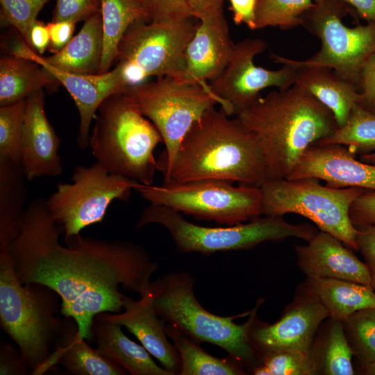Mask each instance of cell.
<instances>
[{"instance_id":"1","label":"cell","mask_w":375,"mask_h":375,"mask_svg":"<svg viewBox=\"0 0 375 375\" xmlns=\"http://www.w3.org/2000/svg\"><path fill=\"white\" fill-rule=\"evenodd\" d=\"M51 217L46 199H35L27 208L19 231L5 249L23 284L40 283L61 299V315L73 319L81 338L91 341L94 317L123 310L126 291L142 297L158 268L140 245L82 235L66 237Z\"/></svg>"},{"instance_id":"2","label":"cell","mask_w":375,"mask_h":375,"mask_svg":"<svg viewBox=\"0 0 375 375\" xmlns=\"http://www.w3.org/2000/svg\"><path fill=\"white\" fill-rule=\"evenodd\" d=\"M164 183L215 179L261 187L269 180L257 135L220 108L208 109L183 139Z\"/></svg>"},{"instance_id":"3","label":"cell","mask_w":375,"mask_h":375,"mask_svg":"<svg viewBox=\"0 0 375 375\" xmlns=\"http://www.w3.org/2000/svg\"><path fill=\"white\" fill-rule=\"evenodd\" d=\"M235 115L258 138L269 179L287 178L306 151L338 128L331 110L297 84L260 96Z\"/></svg>"},{"instance_id":"4","label":"cell","mask_w":375,"mask_h":375,"mask_svg":"<svg viewBox=\"0 0 375 375\" xmlns=\"http://www.w3.org/2000/svg\"><path fill=\"white\" fill-rule=\"evenodd\" d=\"M194 283L186 272L167 273L151 281L149 290L158 316L197 343L216 345L240 364H254L256 351L249 333L260 303L251 312L217 315L197 300Z\"/></svg>"},{"instance_id":"5","label":"cell","mask_w":375,"mask_h":375,"mask_svg":"<svg viewBox=\"0 0 375 375\" xmlns=\"http://www.w3.org/2000/svg\"><path fill=\"white\" fill-rule=\"evenodd\" d=\"M160 143L159 131L126 93L112 94L99 107L89 146L97 162L110 173L153 185L160 171L154 156Z\"/></svg>"},{"instance_id":"6","label":"cell","mask_w":375,"mask_h":375,"mask_svg":"<svg viewBox=\"0 0 375 375\" xmlns=\"http://www.w3.org/2000/svg\"><path fill=\"white\" fill-rule=\"evenodd\" d=\"M60 315V296L42 284L22 283L8 251L0 249V324L33 373L54 349L64 324Z\"/></svg>"},{"instance_id":"7","label":"cell","mask_w":375,"mask_h":375,"mask_svg":"<svg viewBox=\"0 0 375 375\" xmlns=\"http://www.w3.org/2000/svg\"><path fill=\"white\" fill-rule=\"evenodd\" d=\"M151 224L165 227L181 253L206 255L247 250L265 242L289 238L308 242L317 233L310 224H293L282 217L268 215L232 226L208 227L190 222L171 208L151 203L142 212L136 228Z\"/></svg>"},{"instance_id":"8","label":"cell","mask_w":375,"mask_h":375,"mask_svg":"<svg viewBox=\"0 0 375 375\" xmlns=\"http://www.w3.org/2000/svg\"><path fill=\"white\" fill-rule=\"evenodd\" d=\"M260 188L263 215H301L312 222L320 231L331 234L346 246L358 251V229L350 219L349 208L367 190L323 185L315 178L269 179Z\"/></svg>"},{"instance_id":"9","label":"cell","mask_w":375,"mask_h":375,"mask_svg":"<svg viewBox=\"0 0 375 375\" xmlns=\"http://www.w3.org/2000/svg\"><path fill=\"white\" fill-rule=\"evenodd\" d=\"M349 7L340 0H323L305 12L303 26L321 42L319 50L305 60H297L272 53L271 58L293 67H323L360 90V76L366 60L375 52V22L348 27L342 18Z\"/></svg>"},{"instance_id":"10","label":"cell","mask_w":375,"mask_h":375,"mask_svg":"<svg viewBox=\"0 0 375 375\" xmlns=\"http://www.w3.org/2000/svg\"><path fill=\"white\" fill-rule=\"evenodd\" d=\"M126 93L162 136L165 151L158 163L163 174L169 169L192 125L210 108L216 104L224 107L212 89L171 76L131 87Z\"/></svg>"},{"instance_id":"11","label":"cell","mask_w":375,"mask_h":375,"mask_svg":"<svg viewBox=\"0 0 375 375\" xmlns=\"http://www.w3.org/2000/svg\"><path fill=\"white\" fill-rule=\"evenodd\" d=\"M201 179L161 185L140 184L135 189L151 204L162 205L197 219L232 226L262 214L260 187Z\"/></svg>"},{"instance_id":"12","label":"cell","mask_w":375,"mask_h":375,"mask_svg":"<svg viewBox=\"0 0 375 375\" xmlns=\"http://www.w3.org/2000/svg\"><path fill=\"white\" fill-rule=\"evenodd\" d=\"M72 183H59L46 199L53 220L65 238L77 235L85 228L101 222L114 200L127 201L140 183L110 173L100 163L77 165Z\"/></svg>"},{"instance_id":"13","label":"cell","mask_w":375,"mask_h":375,"mask_svg":"<svg viewBox=\"0 0 375 375\" xmlns=\"http://www.w3.org/2000/svg\"><path fill=\"white\" fill-rule=\"evenodd\" d=\"M197 26L190 19L135 22L119 44L116 60L133 65L147 78L153 76L182 80L185 52Z\"/></svg>"},{"instance_id":"14","label":"cell","mask_w":375,"mask_h":375,"mask_svg":"<svg viewBox=\"0 0 375 375\" xmlns=\"http://www.w3.org/2000/svg\"><path fill=\"white\" fill-rule=\"evenodd\" d=\"M266 49V42L260 38L237 42L224 69L210 81L212 92L222 101V109L228 115L251 104L265 88L285 90L294 84V68L291 65L271 70L255 65V56Z\"/></svg>"},{"instance_id":"15","label":"cell","mask_w":375,"mask_h":375,"mask_svg":"<svg viewBox=\"0 0 375 375\" xmlns=\"http://www.w3.org/2000/svg\"><path fill=\"white\" fill-rule=\"evenodd\" d=\"M1 47L5 55L33 60L44 67L66 89L79 114L77 143L82 149L89 146L91 124L101 103L108 97L126 93L129 89L123 81L118 65L106 73L94 75L62 71L38 54L19 34L2 41Z\"/></svg>"},{"instance_id":"16","label":"cell","mask_w":375,"mask_h":375,"mask_svg":"<svg viewBox=\"0 0 375 375\" xmlns=\"http://www.w3.org/2000/svg\"><path fill=\"white\" fill-rule=\"evenodd\" d=\"M310 294L272 324L258 322L256 316L249 333L255 351L260 350L263 355L283 350L310 351L317 328L330 317L322 302Z\"/></svg>"},{"instance_id":"17","label":"cell","mask_w":375,"mask_h":375,"mask_svg":"<svg viewBox=\"0 0 375 375\" xmlns=\"http://www.w3.org/2000/svg\"><path fill=\"white\" fill-rule=\"evenodd\" d=\"M24 101L21 164L26 177L28 181L56 177L63 170L58 153L60 140L46 115L43 89Z\"/></svg>"},{"instance_id":"18","label":"cell","mask_w":375,"mask_h":375,"mask_svg":"<svg viewBox=\"0 0 375 375\" xmlns=\"http://www.w3.org/2000/svg\"><path fill=\"white\" fill-rule=\"evenodd\" d=\"M347 147L338 144L310 146L287 178H315L333 188L375 190V165L357 160Z\"/></svg>"},{"instance_id":"19","label":"cell","mask_w":375,"mask_h":375,"mask_svg":"<svg viewBox=\"0 0 375 375\" xmlns=\"http://www.w3.org/2000/svg\"><path fill=\"white\" fill-rule=\"evenodd\" d=\"M234 44L223 12L201 19L185 52L186 67L181 81L211 89L206 81H212L222 72Z\"/></svg>"},{"instance_id":"20","label":"cell","mask_w":375,"mask_h":375,"mask_svg":"<svg viewBox=\"0 0 375 375\" xmlns=\"http://www.w3.org/2000/svg\"><path fill=\"white\" fill-rule=\"evenodd\" d=\"M342 241L320 231L304 245H295L297 263L308 278H336L371 284L366 263L360 261Z\"/></svg>"},{"instance_id":"21","label":"cell","mask_w":375,"mask_h":375,"mask_svg":"<svg viewBox=\"0 0 375 375\" xmlns=\"http://www.w3.org/2000/svg\"><path fill=\"white\" fill-rule=\"evenodd\" d=\"M99 315L126 328L163 368L174 375L179 374L178 353L168 340L165 322L156 311L150 290L136 300L126 297L123 310L119 312H103Z\"/></svg>"},{"instance_id":"22","label":"cell","mask_w":375,"mask_h":375,"mask_svg":"<svg viewBox=\"0 0 375 375\" xmlns=\"http://www.w3.org/2000/svg\"><path fill=\"white\" fill-rule=\"evenodd\" d=\"M58 364L75 375L128 374L81 338L76 322L69 317H64L62 331L51 356L33 374H43Z\"/></svg>"},{"instance_id":"23","label":"cell","mask_w":375,"mask_h":375,"mask_svg":"<svg viewBox=\"0 0 375 375\" xmlns=\"http://www.w3.org/2000/svg\"><path fill=\"white\" fill-rule=\"evenodd\" d=\"M91 340L105 358L132 375H174L159 366L142 345L131 340L122 326L97 315L91 329Z\"/></svg>"},{"instance_id":"24","label":"cell","mask_w":375,"mask_h":375,"mask_svg":"<svg viewBox=\"0 0 375 375\" xmlns=\"http://www.w3.org/2000/svg\"><path fill=\"white\" fill-rule=\"evenodd\" d=\"M294 68V84L305 89L329 109L338 127L342 126L354 106L360 101V90L327 67Z\"/></svg>"},{"instance_id":"25","label":"cell","mask_w":375,"mask_h":375,"mask_svg":"<svg viewBox=\"0 0 375 375\" xmlns=\"http://www.w3.org/2000/svg\"><path fill=\"white\" fill-rule=\"evenodd\" d=\"M103 26L101 13L85 21L79 32L60 51L44 58L55 67L68 72L99 74L103 54Z\"/></svg>"},{"instance_id":"26","label":"cell","mask_w":375,"mask_h":375,"mask_svg":"<svg viewBox=\"0 0 375 375\" xmlns=\"http://www.w3.org/2000/svg\"><path fill=\"white\" fill-rule=\"evenodd\" d=\"M27 180L21 163L0 158V249L17 236L25 212Z\"/></svg>"},{"instance_id":"27","label":"cell","mask_w":375,"mask_h":375,"mask_svg":"<svg viewBox=\"0 0 375 375\" xmlns=\"http://www.w3.org/2000/svg\"><path fill=\"white\" fill-rule=\"evenodd\" d=\"M59 84L47 69L33 60L8 55L0 58V106L24 100L44 87Z\"/></svg>"},{"instance_id":"28","label":"cell","mask_w":375,"mask_h":375,"mask_svg":"<svg viewBox=\"0 0 375 375\" xmlns=\"http://www.w3.org/2000/svg\"><path fill=\"white\" fill-rule=\"evenodd\" d=\"M308 285L332 319L344 322L359 310L375 307V292L369 285L336 278H308Z\"/></svg>"},{"instance_id":"29","label":"cell","mask_w":375,"mask_h":375,"mask_svg":"<svg viewBox=\"0 0 375 375\" xmlns=\"http://www.w3.org/2000/svg\"><path fill=\"white\" fill-rule=\"evenodd\" d=\"M103 54L99 74L110 71L117 60L119 44L129 26L150 22L140 0H101Z\"/></svg>"},{"instance_id":"30","label":"cell","mask_w":375,"mask_h":375,"mask_svg":"<svg viewBox=\"0 0 375 375\" xmlns=\"http://www.w3.org/2000/svg\"><path fill=\"white\" fill-rule=\"evenodd\" d=\"M165 332L178 353L180 375H239L243 374L240 363L228 356L215 357L203 350L175 327L165 324Z\"/></svg>"},{"instance_id":"31","label":"cell","mask_w":375,"mask_h":375,"mask_svg":"<svg viewBox=\"0 0 375 375\" xmlns=\"http://www.w3.org/2000/svg\"><path fill=\"white\" fill-rule=\"evenodd\" d=\"M316 144L342 145L355 155L375 152V113L358 103L342 126Z\"/></svg>"},{"instance_id":"32","label":"cell","mask_w":375,"mask_h":375,"mask_svg":"<svg viewBox=\"0 0 375 375\" xmlns=\"http://www.w3.org/2000/svg\"><path fill=\"white\" fill-rule=\"evenodd\" d=\"M354 354L344 332V324L332 319L322 343L320 356L315 358L317 369L327 375H353Z\"/></svg>"},{"instance_id":"33","label":"cell","mask_w":375,"mask_h":375,"mask_svg":"<svg viewBox=\"0 0 375 375\" xmlns=\"http://www.w3.org/2000/svg\"><path fill=\"white\" fill-rule=\"evenodd\" d=\"M314 4L312 0H257L256 29L278 26L288 30L301 26L303 15Z\"/></svg>"},{"instance_id":"34","label":"cell","mask_w":375,"mask_h":375,"mask_svg":"<svg viewBox=\"0 0 375 375\" xmlns=\"http://www.w3.org/2000/svg\"><path fill=\"white\" fill-rule=\"evenodd\" d=\"M317 371L314 358L309 352L283 350L263 355L262 362L253 370L255 375H310Z\"/></svg>"},{"instance_id":"35","label":"cell","mask_w":375,"mask_h":375,"mask_svg":"<svg viewBox=\"0 0 375 375\" xmlns=\"http://www.w3.org/2000/svg\"><path fill=\"white\" fill-rule=\"evenodd\" d=\"M353 353L362 365L375 360V307L359 310L344 322Z\"/></svg>"},{"instance_id":"36","label":"cell","mask_w":375,"mask_h":375,"mask_svg":"<svg viewBox=\"0 0 375 375\" xmlns=\"http://www.w3.org/2000/svg\"><path fill=\"white\" fill-rule=\"evenodd\" d=\"M24 100L0 106V158L19 163H21Z\"/></svg>"},{"instance_id":"37","label":"cell","mask_w":375,"mask_h":375,"mask_svg":"<svg viewBox=\"0 0 375 375\" xmlns=\"http://www.w3.org/2000/svg\"><path fill=\"white\" fill-rule=\"evenodd\" d=\"M50 0H0V22L12 27L29 44L30 31L37 17Z\"/></svg>"},{"instance_id":"38","label":"cell","mask_w":375,"mask_h":375,"mask_svg":"<svg viewBox=\"0 0 375 375\" xmlns=\"http://www.w3.org/2000/svg\"><path fill=\"white\" fill-rule=\"evenodd\" d=\"M151 21H181L193 17L187 0H140Z\"/></svg>"},{"instance_id":"39","label":"cell","mask_w":375,"mask_h":375,"mask_svg":"<svg viewBox=\"0 0 375 375\" xmlns=\"http://www.w3.org/2000/svg\"><path fill=\"white\" fill-rule=\"evenodd\" d=\"M101 12V0H56L51 21H85Z\"/></svg>"},{"instance_id":"40","label":"cell","mask_w":375,"mask_h":375,"mask_svg":"<svg viewBox=\"0 0 375 375\" xmlns=\"http://www.w3.org/2000/svg\"><path fill=\"white\" fill-rule=\"evenodd\" d=\"M349 217L358 229L375 226V190H367L355 199L349 208Z\"/></svg>"},{"instance_id":"41","label":"cell","mask_w":375,"mask_h":375,"mask_svg":"<svg viewBox=\"0 0 375 375\" xmlns=\"http://www.w3.org/2000/svg\"><path fill=\"white\" fill-rule=\"evenodd\" d=\"M356 242L358 251L369 270L370 287L375 292V226L358 229Z\"/></svg>"},{"instance_id":"42","label":"cell","mask_w":375,"mask_h":375,"mask_svg":"<svg viewBox=\"0 0 375 375\" xmlns=\"http://www.w3.org/2000/svg\"><path fill=\"white\" fill-rule=\"evenodd\" d=\"M360 101L371 109L375 105V52L363 64L360 76Z\"/></svg>"},{"instance_id":"43","label":"cell","mask_w":375,"mask_h":375,"mask_svg":"<svg viewBox=\"0 0 375 375\" xmlns=\"http://www.w3.org/2000/svg\"><path fill=\"white\" fill-rule=\"evenodd\" d=\"M76 24L67 20L51 21L47 24L50 35L49 52L56 53L69 43L73 38Z\"/></svg>"},{"instance_id":"44","label":"cell","mask_w":375,"mask_h":375,"mask_svg":"<svg viewBox=\"0 0 375 375\" xmlns=\"http://www.w3.org/2000/svg\"><path fill=\"white\" fill-rule=\"evenodd\" d=\"M28 367L19 349L12 346L3 344L0 350V374L24 375Z\"/></svg>"},{"instance_id":"45","label":"cell","mask_w":375,"mask_h":375,"mask_svg":"<svg viewBox=\"0 0 375 375\" xmlns=\"http://www.w3.org/2000/svg\"><path fill=\"white\" fill-rule=\"evenodd\" d=\"M235 24H245L251 30H256L255 9L257 0H228Z\"/></svg>"},{"instance_id":"46","label":"cell","mask_w":375,"mask_h":375,"mask_svg":"<svg viewBox=\"0 0 375 375\" xmlns=\"http://www.w3.org/2000/svg\"><path fill=\"white\" fill-rule=\"evenodd\" d=\"M49 43L50 35L47 24L37 19L30 31L28 45L41 56L48 49Z\"/></svg>"},{"instance_id":"47","label":"cell","mask_w":375,"mask_h":375,"mask_svg":"<svg viewBox=\"0 0 375 375\" xmlns=\"http://www.w3.org/2000/svg\"><path fill=\"white\" fill-rule=\"evenodd\" d=\"M224 0H187L193 17H203L223 12Z\"/></svg>"},{"instance_id":"48","label":"cell","mask_w":375,"mask_h":375,"mask_svg":"<svg viewBox=\"0 0 375 375\" xmlns=\"http://www.w3.org/2000/svg\"><path fill=\"white\" fill-rule=\"evenodd\" d=\"M353 7L359 16L367 22H375V0H340Z\"/></svg>"},{"instance_id":"49","label":"cell","mask_w":375,"mask_h":375,"mask_svg":"<svg viewBox=\"0 0 375 375\" xmlns=\"http://www.w3.org/2000/svg\"><path fill=\"white\" fill-rule=\"evenodd\" d=\"M360 160L366 163L375 165V152L360 155Z\"/></svg>"},{"instance_id":"50","label":"cell","mask_w":375,"mask_h":375,"mask_svg":"<svg viewBox=\"0 0 375 375\" xmlns=\"http://www.w3.org/2000/svg\"><path fill=\"white\" fill-rule=\"evenodd\" d=\"M362 367L365 374L369 375H375V360L372 362L363 365Z\"/></svg>"},{"instance_id":"51","label":"cell","mask_w":375,"mask_h":375,"mask_svg":"<svg viewBox=\"0 0 375 375\" xmlns=\"http://www.w3.org/2000/svg\"><path fill=\"white\" fill-rule=\"evenodd\" d=\"M323 0H314V3H319L320 2H322Z\"/></svg>"},{"instance_id":"52","label":"cell","mask_w":375,"mask_h":375,"mask_svg":"<svg viewBox=\"0 0 375 375\" xmlns=\"http://www.w3.org/2000/svg\"><path fill=\"white\" fill-rule=\"evenodd\" d=\"M370 110H372L373 112L375 113V108H372V109H370Z\"/></svg>"},{"instance_id":"53","label":"cell","mask_w":375,"mask_h":375,"mask_svg":"<svg viewBox=\"0 0 375 375\" xmlns=\"http://www.w3.org/2000/svg\"><path fill=\"white\" fill-rule=\"evenodd\" d=\"M375 108V105H374L371 109H372V108ZM369 110H370V109H369Z\"/></svg>"}]
</instances>
